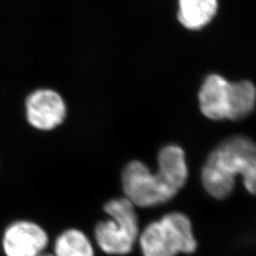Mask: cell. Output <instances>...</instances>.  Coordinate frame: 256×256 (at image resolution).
Returning <instances> with one entry per match:
<instances>
[{
    "label": "cell",
    "mask_w": 256,
    "mask_h": 256,
    "mask_svg": "<svg viewBox=\"0 0 256 256\" xmlns=\"http://www.w3.org/2000/svg\"><path fill=\"white\" fill-rule=\"evenodd\" d=\"M44 230L30 221H16L10 224L3 236L6 256H38L48 245Z\"/></svg>",
    "instance_id": "52a82bcc"
},
{
    "label": "cell",
    "mask_w": 256,
    "mask_h": 256,
    "mask_svg": "<svg viewBox=\"0 0 256 256\" xmlns=\"http://www.w3.org/2000/svg\"><path fill=\"white\" fill-rule=\"evenodd\" d=\"M144 256L192 254L198 248L190 218L180 212L151 222L138 236Z\"/></svg>",
    "instance_id": "277c9868"
},
{
    "label": "cell",
    "mask_w": 256,
    "mask_h": 256,
    "mask_svg": "<svg viewBox=\"0 0 256 256\" xmlns=\"http://www.w3.org/2000/svg\"><path fill=\"white\" fill-rule=\"evenodd\" d=\"M104 209L110 218L96 225L95 238L99 247L108 254H128L140 236L135 206L124 196L111 200Z\"/></svg>",
    "instance_id": "5b68a950"
},
{
    "label": "cell",
    "mask_w": 256,
    "mask_h": 256,
    "mask_svg": "<svg viewBox=\"0 0 256 256\" xmlns=\"http://www.w3.org/2000/svg\"><path fill=\"white\" fill-rule=\"evenodd\" d=\"M241 174L248 192L256 196V144L246 136H232L212 150L202 171V185L212 198L223 200Z\"/></svg>",
    "instance_id": "7a4b0ae2"
},
{
    "label": "cell",
    "mask_w": 256,
    "mask_h": 256,
    "mask_svg": "<svg viewBox=\"0 0 256 256\" xmlns=\"http://www.w3.org/2000/svg\"><path fill=\"white\" fill-rule=\"evenodd\" d=\"M218 8V0H178V18L188 30H200L214 18Z\"/></svg>",
    "instance_id": "ba28073f"
},
{
    "label": "cell",
    "mask_w": 256,
    "mask_h": 256,
    "mask_svg": "<svg viewBox=\"0 0 256 256\" xmlns=\"http://www.w3.org/2000/svg\"><path fill=\"white\" fill-rule=\"evenodd\" d=\"M202 114L212 120H242L256 108V86L248 80L229 82L218 74L206 77L198 93Z\"/></svg>",
    "instance_id": "3957f363"
},
{
    "label": "cell",
    "mask_w": 256,
    "mask_h": 256,
    "mask_svg": "<svg viewBox=\"0 0 256 256\" xmlns=\"http://www.w3.org/2000/svg\"><path fill=\"white\" fill-rule=\"evenodd\" d=\"M55 256L54 254H40V256Z\"/></svg>",
    "instance_id": "30bf717a"
},
{
    "label": "cell",
    "mask_w": 256,
    "mask_h": 256,
    "mask_svg": "<svg viewBox=\"0 0 256 256\" xmlns=\"http://www.w3.org/2000/svg\"><path fill=\"white\" fill-rule=\"evenodd\" d=\"M55 256H95L88 238L81 230H68L55 241Z\"/></svg>",
    "instance_id": "9c48e42d"
},
{
    "label": "cell",
    "mask_w": 256,
    "mask_h": 256,
    "mask_svg": "<svg viewBox=\"0 0 256 256\" xmlns=\"http://www.w3.org/2000/svg\"><path fill=\"white\" fill-rule=\"evenodd\" d=\"M158 172L153 174L144 162H129L122 174L126 198L134 206L148 208L170 202L188 178V166L182 147L166 146L158 155Z\"/></svg>",
    "instance_id": "6da1fadb"
},
{
    "label": "cell",
    "mask_w": 256,
    "mask_h": 256,
    "mask_svg": "<svg viewBox=\"0 0 256 256\" xmlns=\"http://www.w3.org/2000/svg\"><path fill=\"white\" fill-rule=\"evenodd\" d=\"M28 122L39 130H52L64 122L66 106L59 93L52 90H38L26 100Z\"/></svg>",
    "instance_id": "8992f818"
}]
</instances>
